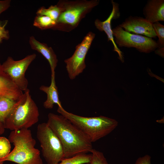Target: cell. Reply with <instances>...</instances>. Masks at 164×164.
Returning <instances> with one entry per match:
<instances>
[{
  "label": "cell",
  "instance_id": "obj_3",
  "mask_svg": "<svg viewBox=\"0 0 164 164\" xmlns=\"http://www.w3.org/2000/svg\"><path fill=\"white\" fill-rule=\"evenodd\" d=\"M57 111L77 127L92 143L107 135L117 126L115 119L106 117H85L67 111L58 107Z\"/></svg>",
  "mask_w": 164,
  "mask_h": 164
},
{
  "label": "cell",
  "instance_id": "obj_20",
  "mask_svg": "<svg viewBox=\"0 0 164 164\" xmlns=\"http://www.w3.org/2000/svg\"><path fill=\"white\" fill-rule=\"evenodd\" d=\"M152 26L159 40L157 43L158 48L164 47V26L159 22L152 24Z\"/></svg>",
  "mask_w": 164,
  "mask_h": 164
},
{
  "label": "cell",
  "instance_id": "obj_26",
  "mask_svg": "<svg viewBox=\"0 0 164 164\" xmlns=\"http://www.w3.org/2000/svg\"><path fill=\"white\" fill-rule=\"evenodd\" d=\"M155 51V53L162 57L164 56V47L157 48Z\"/></svg>",
  "mask_w": 164,
  "mask_h": 164
},
{
  "label": "cell",
  "instance_id": "obj_17",
  "mask_svg": "<svg viewBox=\"0 0 164 164\" xmlns=\"http://www.w3.org/2000/svg\"><path fill=\"white\" fill-rule=\"evenodd\" d=\"M56 24V21L44 15H37L33 22L34 26L41 29H53Z\"/></svg>",
  "mask_w": 164,
  "mask_h": 164
},
{
  "label": "cell",
  "instance_id": "obj_14",
  "mask_svg": "<svg viewBox=\"0 0 164 164\" xmlns=\"http://www.w3.org/2000/svg\"><path fill=\"white\" fill-rule=\"evenodd\" d=\"M29 43L32 49L41 53L47 60L50 66L51 73H55L58 60L52 48L39 42L33 36L29 37Z\"/></svg>",
  "mask_w": 164,
  "mask_h": 164
},
{
  "label": "cell",
  "instance_id": "obj_13",
  "mask_svg": "<svg viewBox=\"0 0 164 164\" xmlns=\"http://www.w3.org/2000/svg\"><path fill=\"white\" fill-rule=\"evenodd\" d=\"M145 19L150 23L164 21V0H149L143 8Z\"/></svg>",
  "mask_w": 164,
  "mask_h": 164
},
{
  "label": "cell",
  "instance_id": "obj_4",
  "mask_svg": "<svg viewBox=\"0 0 164 164\" xmlns=\"http://www.w3.org/2000/svg\"><path fill=\"white\" fill-rule=\"evenodd\" d=\"M27 89L13 105L3 125L11 131L29 129L39 121L38 107Z\"/></svg>",
  "mask_w": 164,
  "mask_h": 164
},
{
  "label": "cell",
  "instance_id": "obj_27",
  "mask_svg": "<svg viewBox=\"0 0 164 164\" xmlns=\"http://www.w3.org/2000/svg\"><path fill=\"white\" fill-rule=\"evenodd\" d=\"M5 130L3 125L2 123L0 122V135L4 133Z\"/></svg>",
  "mask_w": 164,
  "mask_h": 164
},
{
  "label": "cell",
  "instance_id": "obj_5",
  "mask_svg": "<svg viewBox=\"0 0 164 164\" xmlns=\"http://www.w3.org/2000/svg\"><path fill=\"white\" fill-rule=\"evenodd\" d=\"M99 2V0H60L57 4L61 11L53 29L66 32L73 30Z\"/></svg>",
  "mask_w": 164,
  "mask_h": 164
},
{
  "label": "cell",
  "instance_id": "obj_2",
  "mask_svg": "<svg viewBox=\"0 0 164 164\" xmlns=\"http://www.w3.org/2000/svg\"><path fill=\"white\" fill-rule=\"evenodd\" d=\"M8 139L14 147L7 156L0 159V161H9L18 164H43L40 151L35 148L36 141L30 129L12 131Z\"/></svg>",
  "mask_w": 164,
  "mask_h": 164
},
{
  "label": "cell",
  "instance_id": "obj_22",
  "mask_svg": "<svg viewBox=\"0 0 164 164\" xmlns=\"http://www.w3.org/2000/svg\"><path fill=\"white\" fill-rule=\"evenodd\" d=\"M91 152L92 156L89 164H108L102 152L94 149Z\"/></svg>",
  "mask_w": 164,
  "mask_h": 164
},
{
  "label": "cell",
  "instance_id": "obj_25",
  "mask_svg": "<svg viewBox=\"0 0 164 164\" xmlns=\"http://www.w3.org/2000/svg\"><path fill=\"white\" fill-rule=\"evenodd\" d=\"M11 2L10 0H0V15L9 8Z\"/></svg>",
  "mask_w": 164,
  "mask_h": 164
},
{
  "label": "cell",
  "instance_id": "obj_16",
  "mask_svg": "<svg viewBox=\"0 0 164 164\" xmlns=\"http://www.w3.org/2000/svg\"><path fill=\"white\" fill-rule=\"evenodd\" d=\"M16 101L7 97L0 98V122L3 124Z\"/></svg>",
  "mask_w": 164,
  "mask_h": 164
},
{
  "label": "cell",
  "instance_id": "obj_23",
  "mask_svg": "<svg viewBox=\"0 0 164 164\" xmlns=\"http://www.w3.org/2000/svg\"><path fill=\"white\" fill-rule=\"evenodd\" d=\"M8 20H0V45L3 40H8L10 37L9 31L5 29Z\"/></svg>",
  "mask_w": 164,
  "mask_h": 164
},
{
  "label": "cell",
  "instance_id": "obj_7",
  "mask_svg": "<svg viewBox=\"0 0 164 164\" xmlns=\"http://www.w3.org/2000/svg\"><path fill=\"white\" fill-rule=\"evenodd\" d=\"M116 45L119 47L135 48L142 53H149L158 48L157 42L146 36L127 32L119 25L112 29Z\"/></svg>",
  "mask_w": 164,
  "mask_h": 164
},
{
  "label": "cell",
  "instance_id": "obj_6",
  "mask_svg": "<svg viewBox=\"0 0 164 164\" xmlns=\"http://www.w3.org/2000/svg\"><path fill=\"white\" fill-rule=\"evenodd\" d=\"M36 137L40 144L42 155L47 164H57L65 158L60 140L47 123L38 125Z\"/></svg>",
  "mask_w": 164,
  "mask_h": 164
},
{
  "label": "cell",
  "instance_id": "obj_8",
  "mask_svg": "<svg viewBox=\"0 0 164 164\" xmlns=\"http://www.w3.org/2000/svg\"><path fill=\"white\" fill-rule=\"evenodd\" d=\"M36 56V54L33 53L18 60H15L12 57L8 56L2 64L3 70L22 92L28 89V82L25 77L26 72Z\"/></svg>",
  "mask_w": 164,
  "mask_h": 164
},
{
  "label": "cell",
  "instance_id": "obj_18",
  "mask_svg": "<svg viewBox=\"0 0 164 164\" xmlns=\"http://www.w3.org/2000/svg\"><path fill=\"white\" fill-rule=\"evenodd\" d=\"M61 10L57 4L50 6L48 8L42 7L37 11V15L47 16L56 21L61 12Z\"/></svg>",
  "mask_w": 164,
  "mask_h": 164
},
{
  "label": "cell",
  "instance_id": "obj_21",
  "mask_svg": "<svg viewBox=\"0 0 164 164\" xmlns=\"http://www.w3.org/2000/svg\"><path fill=\"white\" fill-rule=\"evenodd\" d=\"M10 143L9 139L6 138L0 137V159L5 157L10 153Z\"/></svg>",
  "mask_w": 164,
  "mask_h": 164
},
{
  "label": "cell",
  "instance_id": "obj_12",
  "mask_svg": "<svg viewBox=\"0 0 164 164\" xmlns=\"http://www.w3.org/2000/svg\"><path fill=\"white\" fill-rule=\"evenodd\" d=\"M23 94L3 70L0 63V98L7 97L17 101Z\"/></svg>",
  "mask_w": 164,
  "mask_h": 164
},
{
  "label": "cell",
  "instance_id": "obj_1",
  "mask_svg": "<svg viewBox=\"0 0 164 164\" xmlns=\"http://www.w3.org/2000/svg\"><path fill=\"white\" fill-rule=\"evenodd\" d=\"M60 140L64 158L91 152L92 142L77 127L61 115L50 113L47 122Z\"/></svg>",
  "mask_w": 164,
  "mask_h": 164
},
{
  "label": "cell",
  "instance_id": "obj_9",
  "mask_svg": "<svg viewBox=\"0 0 164 164\" xmlns=\"http://www.w3.org/2000/svg\"><path fill=\"white\" fill-rule=\"evenodd\" d=\"M95 36L94 32H88L82 42L76 46L73 55L64 60L66 70L70 80L75 79L85 69L86 56Z\"/></svg>",
  "mask_w": 164,
  "mask_h": 164
},
{
  "label": "cell",
  "instance_id": "obj_11",
  "mask_svg": "<svg viewBox=\"0 0 164 164\" xmlns=\"http://www.w3.org/2000/svg\"><path fill=\"white\" fill-rule=\"evenodd\" d=\"M111 2L112 5V9L108 18L104 21H101L97 19L95 20L94 23L96 27L99 31L105 32L108 37V41H111L112 42L114 46V51L118 53L119 59L122 61L123 56L122 52L115 43L111 28L112 19H118L120 16L119 4L113 0H111Z\"/></svg>",
  "mask_w": 164,
  "mask_h": 164
},
{
  "label": "cell",
  "instance_id": "obj_10",
  "mask_svg": "<svg viewBox=\"0 0 164 164\" xmlns=\"http://www.w3.org/2000/svg\"><path fill=\"white\" fill-rule=\"evenodd\" d=\"M119 26L131 33L141 34L152 38L157 37L152 24L142 17L130 16Z\"/></svg>",
  "mask_w": 164,
  "mask_h": 164
},
{
  "label": "cell",
  "instance_id": "obj_28",
  "mask_svg": "<svg viewBox=\"0 0 164 164\" xmlns=\"http://www.w3.org/2000/svg\"><path fill=\"white\" fill-rule=\"evenodd\" d=\"M4 162L0 161V164H3Z\"/></svg>",
  "mask_w": 164,
  "mask_h": 164
},
{
  "label": "cell",
  "instance_id": "obj_29",
  "mask_svg": "<svg viewBox=\"0 0 164 164\" xmlns=\"http://www.w3.org/2000/svg\"><path fill=\"white\" fill-rule=\"evenodd\" d=\"M86 164H89V163H87Z\"/></svg>",
  "mask_w": 164,
  "mask_h": 164
},
{
  "label": "cell",
  "instance_id": "obj_19",
  "mask_svg": "<svg viewBox=\"0 0 164 164\" xmlns=\"http://www.w3.org/2000/svg\"><path fill=\"white\" fill-rule=\"evenodd\" d=\"M91 154L82 153L72 157L64 158L57 164H84L90 163L91 159Z\"/></svg>",
  "mask_w": 164,
  "mask_h": 164
},
{
  "label": "cell",
  "instance_id": "obj_24",
  "mask_svg": "<svg viewBox=\"0 0 164 164\" xmlns=\"http://www.w3.org/2000/svg\"><path fill=\"white\" fill-rule=\"evenodd\" d=\"M135 164H152L151 157L148 155L138 158L136 160Z\"/></svg>",
  "mask_w": 164,
  "mask_h": 164
},
{
  "label": "cell",
  "instance_id": "obj_15",
  "mask_svg": "<svg viewBox=\"0 0 164 164\" xmlns=\"http://www.w3.org/2000/svg\"><path fill=\"white\" fill-rule=\"evenodd\" d=\"M55 75V73H51V84L49 86L42 85L39 88L40 90L45 93L47 95L46 100L43 104V107L46 109H52L54 104H56L58 107H63L59 98Z\"/></svg>",
  "mask_w": 164,
  "mask_h": 164
}]
</instances>
